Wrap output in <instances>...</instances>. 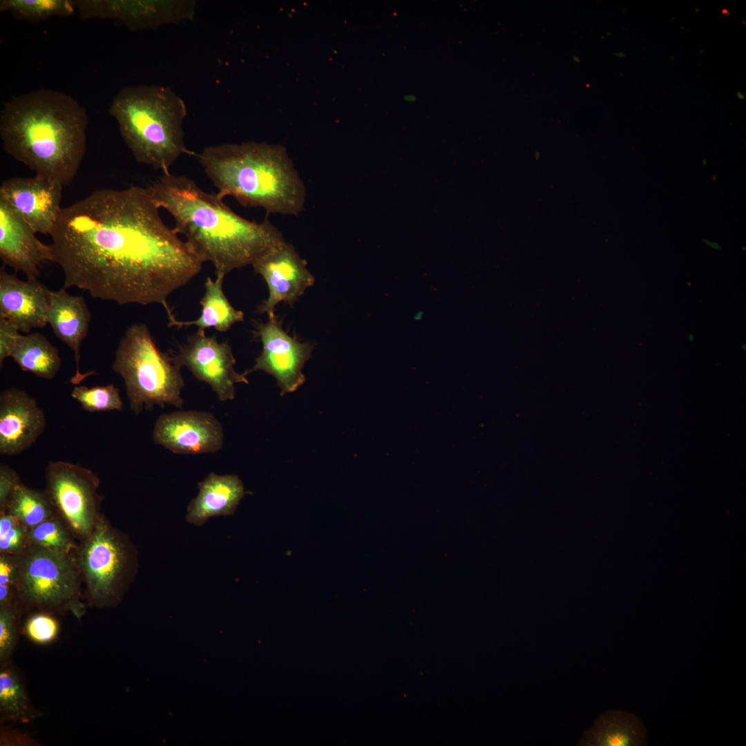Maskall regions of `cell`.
Here are the masks:
<instances>
[{
	"label": "cell",
	"mask_w": 746,
	"mask_h": 746,
	"mask_svg": "<svg viewBox=\"0 0 746 746\" xmlns=\"http://www.w3.org/2000/svg\"><path fill=\"white\" fill-rule=\"evenodd\" d=\"M149 191L97 190L64 207L50 233L64 287L119 305L157 303L190 282L204 262L162 220Z\"/></svg>",
	"instance_id": "6da1fadb"
},
{
	"label": "cell",
	"mask_w": 746,
	"mask_h": 746,
	"mask_svg": "<svg viewBox=\"0 0 746 746\" xmlns=\"http://www.w3.org/2000/svg\"><path fill=\"white\" fill-rule=\"evenodd\" d=\"M148 189L155 204L173 217L174 230L204 262L213 265L216 278L224 280L233 270L252 265L285 241L268 220L241 217L217 193L204 191L188 177L163 173Z\"/></svg>",
	"instance_id": "7a4b0ae2"
},
{
	"label": "cell",
	"mask_w": 746,
	"mask_h": 746,
	"mask_svg": "<svg viewBox=\"0 0 746 746\" xmlns=\"http://www.w3.org/2000/svg\"><path fill=\"white\" fill-rule=\"evenodd\" d=\"M88 122L85 108L70 95L41 88L4 103L0 137L10 156L66 186L86 153Z\"/></svg>",
	"instance_id": "3957f363"
},
{
	"label": "cell",
	"mask_w": 746,
	"mask_h": 746,
	"mask_svg": "<svg viewBox=\"0 0 746 746\" xmlns=\"http://www.w3.org/2000/svg\"><path fill=\"white\" fill-rule=\"evenodd\" d=\"M204 173L224 198L269 213L298 215L305 187L284 147L265 142L209 146L195 155Z\"/></svg>",
	"instance_id": "277c9868"
},
{
	"label": "cell",
	"mask_w": 746,
	"mask_h": 746,
	"mask_svg": "<svg viewBox=\"0 0 746 746\" xmlns=\"http://www.w3.org/2000/svg\"><path fill=\"white\" fill-rule=\"evenodd\" d=\"M135 159L163 173L183 154L184 100L170 88L133 85L120 89L108 109Z\"/></svg>",
	"instance_id": "5b68a950"
},
{
	"label": "cell",
	"mask_w": 746,
	"mask_h": 746,
	"mask_svg": "<svg viewBox=\"0 0 746 746\" xmlns=\"http://www.w3.org/2000/svg\"><path fill=\"white\" fill-rule=\"evenodd\" d=\"M182 367L173 353L160 351L144 323L126 329L113 363V370L123 379L130 408L137 415L155 405L182 407Z\"/></svg>",
	"instance_id": "8992f818"
},
{
	"label": "cell",
	"mask_w": 746,
	"mask_h": 746,
	"mask_svg": "<svg viewBox=\"0 0 746 746\" xmlns=\"http://www.w3.org/2000/svg\"><path fill=\"white\" fill-rule=\"evenodd\" d=\"M18 560L15 602L19 609L70 613L78 620L83 617L86 611L82 600L83 582L73 553L26 545Z\"/></svg>",
	"instance_id": "52a82bcc"
},
{
	"label": "cell",
	"mask_w": 746,
	"mask_h": 746,
	"mask_svg": "<svg viewBox=\"0 0 746 746\" xmlns=\"http://www.w3.org/2000/svg\"><path fill=\"white\" fill-rule=\"evenodd\" d=\"M75 553L89 606H116L137 571V549L129 537L102 515Z\"/></svg>",
	"instance_id": "ba28073f"
},
{
	"label": "cell",
	"mask_w": 746,
	"mask_h": 746,
	"mask_svg": "<svg viewBox=\"0 0 746 746\" xmlns=\"http://www.w3.org/2000/svg\"><path fill=\"white\" fill-rule=\"evenodd\" d=\"M99 484L93 470L70 462L52 461L46 469L45 492L54 511L81 541L91 534L102 515Z\"/></svg>",
	"instance_id": "9c48e42d"
},
{
	"label": "cell",
	"mask_w": 746,
	"mask_h": 746,
	"mask_svg": "<svg viewBox=\"0 0 746 746\" xmlns=\"http://www.w3.org/2000/svg\"><path fill=\"white\" fill-rule=\"evenodd\" d=\"M82 20L118 21L132 31L155 29L193 18V0H75Z\"/></svg>",
	"instance_id": "30bf717a"
},
{
	"label": "cell",
	"mask_w": 746,
	"mask_h": 746,
	"mask_svg": "<svg viewBox=\"0 0 746 746\" xmlns=\"http://www.w3.org/2000/svg\"><path fill=\"white\" fill-rule=\"evenodd\" d=\"M174 354L180 365L209 384L221 401L235 398L237 383H249L246 375L234 369L236 359L229 343L206 335L204 329H198Z\"/></svg>",
	"instance_id": "8fae6325"
},
{
	"label": "cell",
	"mask_w": 746,
	"mask_h": 746,
	"mask_svg": "<svg viewBox=\"0 0 746 746\" xmlns=\"http://www.w3.org/2000/svg\"><path fill=\"white\" fill-rule=\"evenodd\" d=\"M256 334L262 351L254 367L244 374L262 370L274 376L281 395L296 391L305 381L302 369L311 356L314 345L289 335L276 318L258 323Z\"/></svg>",
	"instance_id": "7c38bea8"
},
{
	"label": "cell",
	"mask_w": 746,
	"mask_h": 746,
	"mask_svg": "<svg viewBox=\"0 0 746 746\" xmlns=\"http://www.w3.org/2000/svg\"><path fill=\"white\" fill-rule=\"evenodd\" d=\"M252 267L267 285L268 298L259 306L258 311L266 314L269 320L276 318L275 308L279 303L285 302L292 306L315 283L305 260L286 241L257 259Z\"/></svg>",
	"instance_id": "4fadbf2b"
},
{
	"label": "cell",
	"mask_w": 746,
	"mask_h": 746,
	"mask_svg": "<svg viewBox=\"0 0 746 746\" xmlns=\"http://www.w3.org/2000/svg\"><path fill=\"white\" fill-rule=\"evenodd\" d=\"M153 440L175 454L213 453L223 446L224 432L211 413L180 410L157 419Z\"/></svg>",
	"instance_id": "5bb4252c"
},
{
	"label": "cell",
	"mask_w": 746,
	"mask_h": 746,
	"mask_svg": "<svg viewBox=\"0 0 746 746\" xmlns=\"http://www.w3.org/2000/svg\"><path fill=\"white\" fill-rule=\"evenodd\" d=\"M63 185L48 178L17 177L0 186V199L8 204L37 233L48 234L62 210Z\"/></svg>",
	"instance_id": "9a60e30c"
},
{
	"label": "cell",
	"mask_w": 746,
	"mask_h": 746,
	"mask_svg": "<svg viewBox=\"0 0 746 746\" xmlns=\"http://www.w3.org/2000/svg\"><path fill=\"white\" fill-rule=\"evenodd\" d=\"M46 423L44 412L26 391L16 388L1 391L0 454H21L37 440Z\"/></svg>",
	"instance_id": "2e32d148"
},
{
	"label": "cell",
	"mask_w": 746,
	"mask_h": 746,
	"mask_svg": "<svg viewBox=\"0 0 746 746\" xmlns=\"http://www.w3.org/2000/svg\"><path fill=\"white\" fill-rule=\"evenodd\" d=\"M49 291L37 278L22 280L0 269V318L29 333L48 324Z\"/></svg>",
	"instance_id": "e0dca14e"
},
{
	"label": "cell",
	"mask_w": 746,
	"mask_h": 746,
	"mask_svg": "<svg viewBox=\"0 0 746 746\" xmlns=\"http://www.w3.org/2000/svg\"><path fill=\"white\" fill-rule=\"evenodd\" d=\"M19 213L0 199V257L4 265L37 278L39 267L52 260L50 245L41 242Z\"/></svg>",
	"instance_id": "ac0fdd59"
},
{
	"label": "cell",
	"mask_w": 746,
	"mask_h": 746,
	"mask_svg": "<svg viewBox=\"0 0 746 746\" xmlns=\"http://www.w3.org/2000/svg\"><path fill=\"white\" fill-rule=\"evenodd\" d=\"M90 321L91 314L82 296L69 294L64 287L49 291L48 324L55 336L73 352L76 368L70 380L73 385L96 374L94 371L83 373L79 367L81 345L87 336Z\"/></svg>",
	"instance_id": "d6986e66"
},
{
	"label": "cell",
	"mask_w": 746,
	"mask_h": 746,
	"mask_svg": "<svg viewBox=\"0 0 746 746\" xmlns=\"http://www.w3.org/2000/svg\"><path fill=\"white\" fill-rule=\"evenodd\" d=\"M198 486L199 492L188 506L186 520L198 526L210 517L233 515L245 493L242 482L233 475L211 472Z\"/></svg>",
	"instance_id": "ffe728a7"
},
{
	"label": "cell",
	"mask_w": 746,
	"mask_h": 746,
	"mask_svg": "<svg viewBox=\"0 0 746 746\" xmlns=\"http://www.w3.org/2000/svg\"><path fill=\"white\" fill-rule=\"evenodd\" d=\"M646 728L634 714L624 711H607L584 732L578 745L640 746L647 745Z\"/></svg>",
	"instance_id": "44dd1931"
},
{
	"label": "cell",
	"mask_w": 746,
	"mask_h": 746,
	"mask_svg": "<svg viewBox=\"0 0 746 746\" xmlns=\"http://www.w3.org/2000/svg\"><path fill=\"white\" fill-rule=\"evenodd\" d=\"M223 280L207 277L204 283L205 292L200 300L202 310L200 316L193 321H179L174 315L168 318L169 326L178 327L195 325L198 329L214 327L217 331L224 332L235 323L244 320V313L235 309L228 300L222 290Z\"/></svg>",
	"instance_id": "7402d4cb"
},
{
	"label": "cell",
	"mask_w": 746,
	"mask_h": 746,
	"mask_svg": "<svg viewBox=\"0 0 746 746\" xmlns=\"http://www.w3.org/2000/svg\"><path fill=\"white\" fill-rule=\"evenodd\" d=\"M10 357L23 371L45 379H53L61 366L58 350L39 332L21 334Z\"/></svg>",
	"instance_id": "603a6c76"
},
{
	"label": "cell",
	"mask_w": 746,
	"mask_h": 746,
	"mask_svg": "<svg viewBox=\"0 0 746 746\" xmlns=\"http://www.w3.org/2000/svg\"><path fill=\"white\" fill-rule=\"evenodd\" d=\"M41 713L35 709L28 698L24 683L11 663L0 669V720L29 723Z\"/></svg>",
	"instance_id": "cb8c5ba5"
},
{
	"label": "cell",
	"mask_w": 746,
	"mask_h": 746,
	"mask_svg": "<svg viewBox=\"0 0 746 746\" xmlns=\"http://www.w3.org/2000/svg\"><path fill=\"white\" fill-rule=\"evenodd\" d=\"M1 511L13 515L28 528L55 515L45 491L31 488L22 483L15 488Z\"/></svg>",
	"instance_id": "d4e9b609"
},
{
	"label": "cell",
	"mask_w": 746,
	"mask_h": 746,
	"mask_svg": "<svg viewBox=\"0 0 746 746\" xmlns=\"http://www.w3.org/2000/svg\"><path fill=\"white\" fill-rule=\"evenodd\" d=\"M77 10L70 0H1L0 12H8L16 19L39 22L52 17H69Z\"/></svg>",
	"instance_id": "484cf974"
},
{
	"label": "cell",
	"mask_w": 746,
	"mask_h": 746,
	"mask_svg": "<svg viewBox=\"0 0 746 746\" xmlns=\"http://www.w3.org/2000/svg\"><path fill=\"white\" fill-rule=\"evenodd\" d=\"M74 535L66 524L56 514L42 522L28 528L27 545L37 546L50 550L73 553L78 546Z\"/></svg>",
	"instance_id": "4316f807"
},
{
	"label": "cell",
	"mask_w": 746,
	"mask_h": 746,
	"mask_svg": "<svg viewBox=\"0 0 746 746\" xmlns=\"http://www.w3.org/2000/svg\"><path fill=\"white\" fill-rule=\"evenodd\" d=\"M71 396L90 412L121 410L123 406L119 391L113 384L91 388L76 386Z\"/></svg>",
	"instance_id": "83f0119b"
},
{
	"label": "cell",
	"mask_w": 746,
	"mask_h": 746,
	"mask_svg": "<svg viewBox=\"0 0 746 746\" xmlns=\"http://www.w3.org/2000/svg\"><path fill=\"white\" fill-rule=\"evenodd\" d=\"M19 617L16 602L0 605V667L11 663L18 641Z\"/></svg>",
	"instance_id": "f1b7e54d"
},
{
	"label": "cell",
	"mask_w": 746,
	"mask_h": 746,
	"mask_svg": "<svg viewBox=\"0 0 746 746\" xmlns=\"http://www.w3.org/2000/svg\"><path fill=\"white\" fill-rule=\"evenodd\" d=\"M23 630L32 642L38 644H48L57 638L59 624L52 613L37 611L28 618Z\"/></svg>",
	"instance_id": "f546056e"
},
{
	"label": "cell",
	"mask_w": 746,
	"mask_h": 746,
	"mask_svg": "<svg viewBox=\"0 0 746 746\" xmlns=\"http://www.w3.org/2000/svg\"><path fill=\"white\" fill-rule=\"evenodd\" d=\"M28 527L19 522L0 537V553L18 556L27 545Z\"/></svg>",
	"instance_id": "4dcf8cb0"
},
{
	"label": "cell",
	"mask_w": 746,
	"mask_h": 746,
	"mask_svg": "<svg viewBox=\"0 0 746 746\" xmlns=\"http://www.w3.org/2000/svg\"><path fill=\"white\" fill-rule=\"evenodd\" d=\"M20 331L10 322L0 318V366H3L5 359L10 354L21 336Z\"/></svg>",
	"instance_id": "1f68e13d"
},
{
	"label": "cell",
	"mask_w": 746,
	"mask_h": 746,
	"mask_svg": "<svg viewBox=\"0 0 746 746\" xmlns=\"http://www.w3.org/2000/svg\"><path fill=\"white\" fill-rule=\"evenodd\" d=\"M19 575L18 556L0 553V585L15 589Z\"/></svg>",
	"instance_id": "d6a6232c"
},
{
	"label": "cell",
	"mask_w": 746,
	"mask_h": 746,
	"mask_svg": "<svg viewBox=\"0 0 746 746\" xmlns=\"http://www.w3.org/2000/svg\"><path fill=\"white\" fill-rule=\"evenodd\" d=\"M21 483L19 475L10 466L0 464V508L2 509L15 488Z\"/></svg>",
	"instance_id": "836d02e7"
},
{
	"label": "cell",
	"mask_w": 746,
	"mask_h": 746,
	"mask_svg": "<svg viewBox=\"0 0 746 746\" xmlns=\"http://www.w3.org/2000/svg\"><path fill=\"white\" fill-rule=\"evenodd\" d=\"M19 522V521L13 515L5 511H1L0 537L6 535L14 526H15Z\"/></svg>",
	"instance_id": "e575fe53"
},
{
	"label": "cell",
	"mask_w": 746,
	"mask_h": 746,
	"mask_svg": "<svg viewBox=\"0 0 746 746\" xmlns=\"http://www.w3.org/2000/svg\"><path fill=\"white\" fill-rule=\"evenodd\" d=\"M423 312L420 310V311L417 312L414 314L413 318H414V321H419L421 320V318H423Z\"/></svg>",
	"instance_id": "d590c367"
},
{
	"label": "cell",
	"mask_w": 746,
	"mask_h": 746,
	"mask_svg": "<svg viewBox=\"0 0 746 746\" xmlns=\"http://www.w3.org/2000/svg\"><path fill=\"white\" fill-rule=\"evenodd\" d=\"M737 95H738V97H739L740 99H743V98H744V95H743V94H742V93H740V92H738V93H737Z\"/></svg>",
	"instance_id": "8d00e7d4"
},
{
	"label": "cell",
	"mask_w": 746,
	"mask_h": 746,
	"mask_svg": "<svg viewBox=\"0 0 746 746\" xmlns=\"http://www.w3.org/2000/svg\"><path fill=\"white\" fill-rule=\"evenodd\" d=\"M689 339L690 340V341H693L694 340V335H692V334H689Z\"/></svg>",
	"instance_id": "74e56055"
},
{
	"label": "cell",
	"mask_w": 746,
	"mask_h": 746,
	"mask_svg": "<svg viewBox=\"0 0 746 746\" xmlns=\"http://www.w3.org/2000/svg\"><path fill=\"white\" fill-rule=\"evenodd\" d=\"M577 58H578V57H573V59H574V60H575V61H577V62H579V59H578Z\"/></svg>",
	"instance_id": "f35d334b"
}]
</instances>
